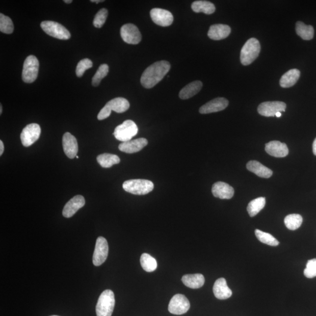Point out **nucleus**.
Masks as SVG:
<instances>
[{
    "label": "nucleus",
    "mask_w": 316,
    "mask_h": 316,
    "mask_svg": "<svg viewBox=\"0 0 316 316\" xmlns=\"http://www.w3.org/2000/svg\"><path fill=\"white\" fill-rule=\"evenodd\" d=\"M255 236L263 244L276 247L279 244V242L274 237L268 233H265L257 229L255 231Z\"/></svg>",
    "instance_id": "33"
},
{
    "label": "nucleus",
    "mask_w": 316,
    "mask_h": 316,
    "mask_svg": "<svg viewBox=\"0 0 316 316\" xmlns=\"http://www.w3.org/2000/svg\"><path fill=\"white\" fill-rule=\"evenodd\" d=\"M39 63L36 57L30 55L24 63L22 78L25 83H32L37 79Z\"/></svg>",
    "instance_id": "7"
},
{
    "label": "nucleus",
    "mask_w": 316,
    "mask_h": 316,
    "mask_svg": "<svg viewBox=\"0 0 316 316\" xmlns=\"http://www.w3.org/2000/svg\"><path fill=\"white\" fill-rule=\"evenodd\" d=\"M93 67V62L89 59H83L80 60L78 64L77 69H76V74L77 77L80 78L83 77L85 71L87 69L92 68Z\"/></svg>",
    "instance_id": "37"
},
{
    "label": "nucleus",
    "mask_w": 316,
    "mask_h": 316,
    "mask_svg": "<svg viewBox=\"0 0 316 316\" xmlns=\"http://www.w3.org/2000/svg\"><path fill=\"white\" fill-rule=\"evenodd\" d=\"M4 144H3L2 141L1 140L0 141V156H2L3 153H4Z\"/></svg>",
    "instance_id": "39"
},
{
    "label": "nucleus",
    "mask_w": 316,
    "mask_h": 316,
    "mask_svg": "<svg viewBox=\"0 0 316 316\" xmlns=\"http://www.w3.org/2000/svg\"><path fill=\"white\" fill-rule=\"evenodd\" d=\"M14 24L10 17L0 14V31L7 34H11L14 31Z\"/></svg>",
    "instance_id": "34"
},
{
    "label": "nucleus",
    "mask_w": 316,
    "mask_h": 316,
    "mask_svg": "<svg viewBox=\"0 0 316 316\" xmlns=\"http://www.w3.org/2000/svg\"><path fill=\"white\" fill-rule=\"evenodd\" d=\"M76 158H77V159H78L79 157H78V156H77V157H76Z\"/></svg>",
    "instance_id": "45"
},
{
    "label": "nucleus",
    "mask_w": 316,
    "mask_h": 316,
    "mask_svg": "<svg viewBox=\"0 0 316 316\" xmlns=\"http://www.w3.org/2000/svg\"><path fill=\"white\" fill-rule=\"evenodd\" d=\"M287 105L282 102H266L258 106V113L264 117H274L278 112H284Z\"/></svg>",
    "instance_id": "12"
},
{
    "label": "nucleus",
    "mask_w": 316,
    "mask_h": 316,
    "mask_svg": "<svg viewBox=\"0 0 316 316\" xmlns=\"http://www.w3.org/2000/svg\"><path fill=\"white\" fill-rule=\"evenodd\" d=\"M108 254V244L107 240L103 237L97 238L93 256L94 265L99 266L107 260Z\"/></svg>",
    "instance_id": "10"
},
{
    "label": "nucleus",
    "mask_w": 316,
    "mask_h": 316,
    "mask_svg": "<svg viewBox=\"0 0 316 316\" xmlns=\"http://www.w3.org/2000/svg\"><path fill=\"white\" fill-rule=\"evenodd\" d=\"M62 145L66 156L70 159L77 157L78 153V144L77 138L71 133L66 132L63 136Z\"/></svg>",
    "instance_id": "15"
},
{
    "label": "nucleus",
    "mask_w": 316,
    "mask_h": 316,
    "mask_svg": "<svg viewBox=\"0 0 316 316\" xmlns=\"http://www.w3.org/2000/svg\"><path fill=\"white\" fill-rule=\"evenodd\" d=\"M103 1H102V0H98V1H97H97H96V0H92V1H91V2H96V3H99V2H103Z\"/></svg>",
    "instance_id": "42"
},
{
    "label": "nucleus",
    "mask_w": 316,
    "mask_h": 316,
    "mask_svg": "<svg viewBox=\"0 0 316 316\" xmlns=\"http://www.w3.org/2000/svg\"><path fill=\"white\" fill-rule=\"evenodd\" d=\"M297 34L304 40H311L314 37V28L312 26H307L301 21H297L296 24Z\"/></svg>",
    "instance_id": "28"
},
{
    "label": "nucleus",
    "mask_w": 316,
    "mask_h": 316,
    "mask_svg": "<svg viewBox=\"0 0 316 316\" xmlns=\"http://www.w3.org/2000/svg\"><path fill=\"white\" fill-rule=\"evenodd\" d=\"M41 129L38 124H28L21 133V140L24 147H28L40 137Z\"/></svg>",
    "instance_id": "9"
},
{
    "label": "nucleus",
    "mask_w": 316,
    "mask_h": 316,
    "mask_svg": "<svg viewBox=\"0 0 316 316\" xmlns=\"http://www.w3.org/2000/svg\"><path fill=\"white\" fill-rule=\"evenodd\" d=\"M231 31L232 29L229 26L215 24L210 28L208 36L212 40L219 41L227 38L230 35Z\"/></svg>",
    "instance_id": "21"
},
{
    "label": "nucleus",
    "mask_w": 316,
    "mask_h": 316,
    "mask_svg": "<svg viewBox=\"0 0 316 316\" xmlns=\"http://www.w3.org/2000/svg\"><path fill=\"white\" fill-rule=\"evenodd\" d=\"M182 281L186 287L196 290L202 288L204 285L205 279L202 274L196 273L185 275L182 277Z\"/></svg>",
    "instance_id": "25"
},
{
    "label": "nucleus",
    "mask_w": 316,
    "mask_h": 316,
    "mask_svg": "<svg viewBox=\"0 0 316 316\" xmlns=\"http://www.w3.org/2000/svg\"><path fill=\"white\" fill-rule=\"evenodd\" d=\"M203 87V83L200 81H194L186 85L179 93V97L182 100H187L197 95Z\"/></svg>",
    "instance_id": "24"
},
{
    "label": "nucleus",
    "mask_w": 316,
    "mask_h": 316,
    "mask_svg": "<svg viewBox=\"0 0 316 316\" xmlns=\"http://www.w3.org/2000/svg\"><path fill=\"white\" fill-rule=\"evenodd\" d=\"M211 191L215 197L220 199H232L235 194L233 187L223 182H218L212 185Z\"/></svg>",
    "instance_id": "17"
},
{
    "label": "nucleus",
    "mask_w": 316,
    "mask_h": 316,
    "mask_svg": "<svg viewBox=\"0 0 316 316\" xmlns=\"http://www.w3.org/2000/svg\"><path fill=\"white\" fill-rule=\"evenodd\" d=\"M148 144V142L147 139L141 138L121 143L118 148L123 153L133 154L141 151Z\"/></svg>",
    "instance_id": "18"
},
{
    "label": "nucleus",
    "mask_w": 316,
    "mask_h": 316,
    "mask_svg": "<svg viewBox=\"0 0 316 316\" xmlns=\"http://www.w3.org/2000/svg\"><path fill=\"white\" fill-rule=\"evenodd\" d=\"M142 268L146 272H154L157 268V262L156 259L150 254L144 253L141 255L140 259Z\"/></svg>",
    "instance_id": "31"
},
{
    "label": "nucleus",
    "mask_w": 316,
    "mask_h": 316,
    "mask_svg": "<svg viewBox=\"0 0 316 316\" xmlns=\"http://www.w3.org/2000/svg\"><path fill=\"white\" fill-rule=\"evenodd\" d=\"M171 69V65L166 60L157 62L148 67L141 78L142 86L151 89L162 80Z\"/></svg>",
    "instance_id": "1"
},
{
    "label": "nucleus",
    "mask_w": 316,
    "mask_h": 316,
    "mask_svg": "<svg viewBox=\"0 0 316 316\" xmlns=\"http://www.w3.org/2000/svg\"><path fill=\"white\" fill-rule=\"evenodd\" d=\"M42 29L48 35L61 40H68L71 38V33L61 24L52 21H45L41 24Z\"/></svg>",
    "instance_id": "6"
},
{
    "label": "nucleus",
    "mask_w": 316,
    "mask_h": 316,
    "mask_svg": "<svg viewBox=\"0 0 316 316\" xmlns=\"http://www.w3.org/2000/svg\"><path fill=\"white\" fill-rule=\"evenodd\" d=\"M85 205V199L83 196L77 195L66 203L64 207L62 214L66 218H70L74 215L79 209Z\"/></svg>",
    "instance_id": "16"
},
{
    "label": "nucleus",
    "mask_w": 316,
    "mask_h": 316,
    "mask_svg": "<svg viewBox=\"0 0 316 316\" xmlns=\"http://www.w3.org/2000/svg\"><path fill=\"white\" fill-rule=\"evenodd\" d=\"M313 152H314L315 156H316V138L315 139L314 144H313Z\"/></svg>",
    "instance_id": "40"
},
{
    "label": "nucleus",
    "mask_w": 316,
    "mask_h": 316,
    "mask_svg": "<svg viewBox=\"0 0 316 316\" xmlns=\"http://www.w3.org/2000/svg\"><path fill=\"white\" fill-rule=\"evenodd\" d=\"M284 222L286 227L289 230H296L302 225L303 218L300 214H291L288 215L285 218Z\"/></svg>",
    "instance_id": "32"
},
{
    "label": "nucleus",
    "mask_w": 316,
    "mask_h": 316,
    "mask_svg": "<svg viewBox=\"0 0 316 316\" xmlns=\"http://www.w3.org/2000/svg\"><path fill=\"white\" fill-rule=\"evenodd\" d=\"M266 204L265 197H258L252 200L247 207V211L250 217H254L262 211Z\"/></svg>",
    "instance_id": "30"
},
{
    "label": "nucleus",
    "mask_w": 316,
    "mask_h": 316,
    "mask_svg": "<svg viewBox=\"0 0 316 316\" xmlns=\"http://www.w3.org/2000/svg\"><path fill=\"white\" fill-rule=\"evenodd\" d=\"M304 275L308 278H314L316 276V258L308 261L306 268L304 270Z\"/></svg>",
    "instance_id": "38"
},
{
    "label": "nucleus",
    "mask_w": 316,
    "mask_h": 316,
    "mask_svg": "<svg viewBox=\"0 0 316 316\" xmlns=\"http://www.w3.org/2000/svg\"><path fill=\"white\" fill-rule=\"evenodd\" d=\"M138 132V128L133 121L128 120L115 128L113 134L117 140L125 142L132 140Z\"/></svg>",
    "instance_id": "5"
},
{
    "label": "nucleus",
    "mask_w": 316,
    "mask_h": 316,
    "mask_svg": "<svg viewBox=\"0 0 316 316\" xmlns=\"http://www.w3.org/2000/svg\"><path fill=\"white\" fill-rule=\"evenodd\" d=\"M229 101L223 97H218L211 100L202 106L199 109L200 113L205 114L223 111L227 107Z\"/></svg>",
    "instance_id": "14"
},
{
    "label": "nucleus",
    "mask_w": 316,
    "mask_h": 316,
    "mask_svg": "<svg viewBox=\"0 0 316 316\" xmlns=\"http://www.w3.org/2000/svg\"><path fill=\"white\" fill-rule=\"evenodd\" d=\"M190 308V303L187 297L181 294H176L170 301L168 311L171 314L181 315L186 314Z\"/></svg>",
    "instance_id": "8"
},
{
    "label": "nucleus",
    "mask_w": 316,
    "mask_h": 316,
    "mask_svg": "<svg viewBox=\"0 0 316 316\" xmlns=\"http://www.w3.org/2000/svg\"><path fill=\"white\" fill-rule=\"evenodd\" d=\"M247 168L260 178H269L273 174L271 170L256 160H251L248 162L247 164Z\"/></svg>",
    "instance_id": "22"
},
{
    "label": "nucleus",
    "mask_w": 316,
    "mask_h": 316,
    "mask_svg": "<svg viewBox=\"0 0 316 316\" xmlns=\"http://www.w3.org/2000/svg\"><path fill=\"white\" fill-rule=\"evenodd\" d=\"M123 187L127 192L135 195H145L153 190L154 184L145 179H132L124 182Z\"/></svg>",
    "instance_id": "4"
},
{
    "label": "nucleus",
    "mask_w": 316,
    "mask_h": 316,
    "mask_svg": "<svg viewBox=\"0 0 316 316\" xmlns=\"http://www.w3.org/2000/svg\"><path fill=\"white\" fill-rule=\"evenodd\" d=\"M113 291L105 290L100 294L96 307L97 316H111L115 307Z\"/></svg>",
    "instance_id": "2"
},
{
    "label": "nucleus",
    "mask_w": 316,
    "mask_h": 316,
    "mask_svg": "<svg viewBox=\"0 0 316 316\" xmlns=\"http://www.w3.org/2000/svg\"><path fill=\"white\" fill-rule=\"evenodd\" d=\"M121 36L127 44L136 45L141 42L142 35L137 26L132 24H127L121 27Z\"/></svg>",
    "instance_id": "11"
},
{
    "label": "nucleus",
    "mask_w": 316,
    "mask_h": 316,
    "mask_svg": "<svg viewBox=\"0 0 316 316\" xmlns=\"http://www.w3.org/2000/svg\"></svg>",
    "instance_id": "46"
},
{
    "label": "nucleus",
    "mask_w": 316,
    "mask_h": 316,
    "mask_svg": "<svg viewBox=\"0 0 316 316\" xmlns=\"http://www.w3.org/2000/svg\"><path fill=\"white\" fill-rule=\"evenodd\" d=\"M108 16V10L102 8L97 13L93 20V25L96 28H100L104 25Z\"/></svg>",
    "instance_id": "36"
},
{
    "label": "nucleus",
    "mask_w": 316,
    "mask_h": 316,
    "mask_svg": "<svg viewBox=\"0 0 316 316\" xmlns=\"http://www.w3.org/2000/svg\"><path fill=\"white\" fill-rule=\"evenodd\" d=\"M260 51L261 45L259 41L254 38L248 39L243 46L240 54V60L242 65H250L259 56Z\"/></svg>",
    "instance_id": "3"
},
{
    "label": "nucleus",
    "mask_w": 316,
    "mask_h": 316,
    "mask_svg": "<svg viewBox=\"0 0 316 316\" xmlns=\"http://www.w3.org/2000/svg\"><path fill=\"white\" fill-rule=\"evenodd\" d=\"M265 151L270 156L276 158H284L289 154L287 145L278 141H273L265 145Z\"/></svg>",
    "instance_id": "19"
},
{
    "label": "nucleus",
    "mask_w": 316,
    "mask_h": 316,
    "mask_svg": "<svg viewBox=\"0 0 316 316\" xmlns=\"http://www.w3.org/2000/svg\"><path fill=\"white\" fill-rule=\"evenodd\" d=\"M191 9L195 13H203L210 15L214 13L215 7L214 4L208 1H196L191 4Z\"/></svg>",
    "instance_id": "27"
},
{
    "label": "nucleus",
    "mask_w": 316,
    "mask_h": 316,
    "mask_svg": "<svg viewBox=\"0 0 316 316\" xmlns=\"http://www.w3.org/2000/svg\"><path fill=\"white\" fill-rule=\"evenodd\" d=\"M97 160L100 166L105 168H111L112 165L120 162V158L116 155L106 153L100 155L97 157Z\"/></svg>",
    "instance_id": "29"
},
{
    "label": "nucleus",
    "mask_w": 316,
    "mask_h": 316,
    "mask_svg": "<svg viewBox=\"0 0 316 316\" xmlns=\"http://www.w3.org/2000/svg\"><path fill=\"white\" fill-rule=\"evenodd\" d=\"M64 2L66 3V4H71V3L72 2V0H65Z\"/></svg>",
    "instance_id": "43"
},
{
    "label": "nucleus",
    "mask_w": 316,
    "mask_h": 316,
    "mask_svg": "<svg viewBox=\"0 0 316 316\" xmlns=\"http://www.w3.org/2000/svg\"><path fill=\"white\" fill-rule=\"evenodd\" d=\"M213 293L215 297L220 300H226L232 296V291L228 287L226 279H218L213 286Z\"/></svg>",
    "instance_id": "20"
},
{
    "label": "nucleus",
    "mask_w": 316,
    "mask_h": 316,
    "mask_svg": "<svg viewBox=\"0 0 316 316\" xmlns=\"http://www.w3.org/2000/svg\"><path fill=\"white\" fill-rule=\"evenodd\" d=\"M2 105H0V114H2Z\"/></svg>",
    "instance_id": "44"
},
{
    "label": "nucleus",
    "mask_w": 316,
    "mask_h": 316,
    "mask_svg": "<svg viewBox=\"0 0 316 316\" xmlns=\"http://www.w3.org/2000/svg\"><path fill=\"white\" fill-rule=\"evenodd\" d=\"M105 107L111 112L114 111L117 113H123L129 110L130 105L127 99L123 97H117L109 101L105 105Z\"/></svg>",
    "instance_id": "23"
},
{
    "label": "nucleus",
    "mask_w": 316,
    "mask_h": 316,
    "mask_svg": "<svg viewBox=\"0 0 316 316\" xmlns=\"http://www.w3.org/2000/svg\"><path fill=\"white\" fill-rule=\"evenodd\" d=\"M152 20L161 26H169L174 21V17L171 12L162 8H153L150 12Z\"/></svg>",
    "instance_id": "13"
},
{
    "label": "nucleus",
    "mask_w": 316,
    "mask_h": 316,
    "mask_svg": "<svg viewBox=\"0 0 316 316\" xmlns=\"http://www.w3.org/2000/svg\"><path fill=\"white\" fill-rule=\"evenodd\" d=\"M108 71L109 67L107 64H103L100 65L92 79L93 86H98L100 82L108 75Z\"/></svg>",
    "instance_id": "35"
},
{
    "label": "nucleus",
    "mask_w": 316,
    "mask_h": 316,
    "mask_svg": "<svg viewBox=\"0 0 316 316\" xmlns=\"http://www.w3.org/2000/svg\"><path fill=\"white\" fill-rule=\"evenodd\" d=\"M300 76L299 70L297 69L290 70L282 76L280 80L281 86L283 88L292 87L298 81Z\"/></svg>",
    "instance_id": "26"
},
{
    "label": "nucleus",
    "mask_w": 316,
    "mask_h": 316,
    "mask_svg": "<svg viewBox=\"0 0 316 316\" xmlns=\"http://www.w3.org/2000/svg\"><path fill=\"white\" fill-rule=\"evenodd\" d=\"M275 116L276 117H281L282 116V114L281 112H278L276 114Z\"/></svg>",
    "instance_id": "41"
}]
</instances>
